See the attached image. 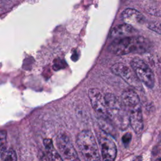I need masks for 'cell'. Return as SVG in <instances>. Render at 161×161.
I'll return each instance as SVG.
<instances>
[{
    "mask_svg": "<svg viewBox=\"0 0 161 161\" xmlns=\"http://www.w3.org/2000/svg\"><path fill=\"white\" fill-rule=\"evenodd\" d=\"M121 103L127 113L129 123L135 132L140 134L143 128L141 103L137 93L128 89L121 94Z\"/></svg>",
    "mask_w": 161,
    "mask_h": 161,
    "instance_id": "6da1fadb",
    "label": "cell"
},
{
    "mask_svg": "<svg viewBox=\"0 0 161 161\" xmlns=\"http://www.w3.org/2000/svg\"><path fill=\"white\" fill-rule=\"evenodd\" d=\"M150 42L142 36H125L116 38L109 45V50L117 55L130 53H143L150 47Z\"/></svg>",
    "mask_w": 161,
    "mask_h": 161,
    "instance_id": "7a4b0ae2",
    "label": "cell"
},
{
    "mask_svg": "<svg viewBox=\"0 0 161 161\" xmlns=\"http://www.w3.org/2000/svg\"><path fill=\"white\" fill-rule=\"evenodd\" d=\"M104 100L109 119L120 130H126L130 123L127 113L122 103L111 93H107L104 96Z\"/></svg>",
    "mask_w": 161,
    "mask_h": 161,
    "instance_id": "3957f363",
    "label": "cell"
},
{
    "mask_svg": "<svg viewBox=\"0 0 161 161\" xmlns=\"http://www.w3.org/2000/svg\"><path fill=\"white\" fill-rule=\"evenodd\" d=\"M76 143L85 161H101L97 145L91 131H82L77 136Z\"/></svg>",
    "mask_w": 161,
    "mask_h": 161,
    "instance_id": "277c9868",
    "label": "cell"
},
{
    "mask_svg": "<svg viewBox=\"0 0 161 161\" xmlns=\"http://www.w3.org/2000/svg\"><path fill=\"white\" fill-rule=\"evenodd\" d=\"M130 65L141 82L150 89L154 86L155 76L153 72L143 60L136 57L131 61Z\"/></svg>",
    "mask_w": 161,
    "mask_h": 161,
    "instance_id": "5b68a950",
    "label": "cell"
},
{
    "mask_svg": "<svg viewBox=\"0 0 161 161\" xmlns=\"http://www.w3.org/2000/svg\"><path fill=\"white\" fill-rule=\"evenodd\" d=\"M58 153L64 161H80L77 153L65 133H59L56 138Z\"/></svg>",
    "mask_w": 161,
    "mask_h": 161,
    "instance_id": "8992f818",
    "label": "cell"
},
{
    "mask_svg": "<svg viewBox=\"0 0 161 161\" xmlns=\"http://www.w3.org/2000/svg\"><path fill=\"white\" fill-rule=\"evenodd\" d=\"M96 135L101 148L103 160L114 161L117 154V148L114 142L110 138V135L102 130L97 131Z\"/></svg>",
    "mask_w": 161,
    "mask_h": 161,
    "instance_id": "52a82bcc",
    "label": "cell"
},
{
    "mask_svg": "<svg viewBox=\"0 0 161 161\" xmlns=\"http://www.w3.org/2000/svg\"><path fill=\"white\" fill-rule=\"evenodd\" d=\"M112 72L122 78L131 87L141 90L142 86L133 69L123 63H116L111 67Z\"/></svg>",
    "mask_w": 161,
    "mask_h": 161,
    "instance_id": "ba28073f",
    "label": "cell"
},
{
    "mask_svg": "<svg viewBox=\"0 0 161 161\" xmlns=\"http://www.w3.org/2000/svg\"><path fill=\"white\" fill-rule=\"evenodd\" d=\"M88 96L98 117L108 118L104 97H103L101 92L97 88H91L88 91Z\"/></svg>",
    "mask_w": 161,
    "mask_h": 161,
    "instance_id": "9c48e42d",
    "label": "cell"
},
{
    "mask_svg": "<svg viewBox=\"0 0 161 161\" xmlns=\"http://www.w3.org/2000/svg\"><path fill=\"white\" fill-rule=\"evenodd\" d=\"M122 19L128 25L140 24L143 22L145 18L139 11L132 8H127L122 13Z\"/></svg>",
    "mask_w": 161,
    "mask_h": 161,
    "instance_id": "30bf717a",
    "label": "cell"
},
{
    "mask_svg": "<svg viewBox=\"0 0 161 161\" xmlns=\"http://www.w3.org/2000/svg\"><path fill=\"white\" fill-rule=\"evenodd\" d=\"M43 145L47 152V157L49 161H64L59 153L55 149L51 139H45L43 140Z\"/></svg>",
    "mask_w": 161,
    "mask_h": 161,
    "instance_id": "8fae6325",
    "label": "cell"
},
{
    "mask_svg": "<svg viewBox=\"0 0 161 161\" xmlns=\"http://www.w3.org/2000/svg\"><path fill=\"white\" fill-rule=\"evenodd\" d=\"M133 28L128 24H122L114 27L111 31V36L113 38H119L128 36V35L132 33Z\"/></svg>",
    "mask_w": 161,
    "mask_h": 161,
    "instance_id": "7c38bea8",
    "label": "cell"
},
{
    "mask_svg": "<svg viewBox=\"0 0 161 161\" xmlns=\"http://www.w3.org/2000/svg\"><path fill=\"white\" fill-rule=\"evenodd\" d=\"M98 123L101 129L106 133L114 138H116L118 136L117 131L114 126V125L109 118H105L98 117Z\"/></svg>",
    "mask_w": 161,
    "mask_h": 161,
    "instance_id": "4fadbf2b",
    "label": "cell"
},
{
    "mask_svg": "<svg viewBox=\"0 0 161 161\" xmlns=\"http://www.w3.org/2000/svg\"><path fill=\"white\" fill-rule=\"evenodd\" d=\"M1 155L3 161H18L16 152L13 148L6 150Z\"/></svg>",
    "mask_w": 161,
    "mask_h": 161,
    "instance_id": "5bb4252c",
    "label": "cell"
},
{
    "mask_svg": "<svg viewBox=\"0 0 161 161\" xmlns=\"http://www.w3.org/2000/svg\"><path fill=\"white\" fill-rule=\"evenodd\" d=\"M7 133L5 130L0 131V155L7 150Z\"/></svg>",
    "mask_w": 161,
    "mask_h": 161,
    "instance_id": "9a60e30c",
    "label": "cell"
},
{
    "mask_svg": "<svg viewBox=\"0 0 161 161\" xmlns=\"http://www.w3.org/2000/svg\"><path fill=\"white\" fill-rule=\"evenodd\" d=\"M148 27L152 31L161 35V23L158 21H153L148 24Z\"/></svg>",
    "mask_w": 161,
    "mask_h": 161,
    "instance_id": "2e32d148",
    "label": "cell"
},
{
    "mask_svg": "<svg viewBox=\"0 0 161 161\" xmlns=\"http://www.w3.org/2000/svg\"><path fill=\"white\" fill-rule=\"evenodd\" d=\"M65 65V62L64 60H61L60 58L55 59L54 60V62H53V69L55 70H58L59 69L64 68Z\"/></svg>",
    "mask_w": 161,
    "mask_h": 161,
    "instance_id": "e0dca14e",
    "label": "cell"
},
{
    "mask_svg": "<svg viewBox=\"0 0 161 161\" xmlns=\"http://www.w3.org/2000/svg\"><path fill=\"white\" fill-rule=\"evenodd\" d=\"M131 134L130 133H126L122 136V142L125 145H128L131 140Z\"/></svg>",
    "mask_w": 161,
    "mask_h": 161,
    "instance_id": "ac0fdd59",
    "label": "cell"
},
{
    "mask_svg": "<svg viewBox=\"0 0 161 161\" xmlns=\"http://www.w3.org/2000/svg\"><path fill=\"white\" fill-rule=\"evenodd\" d=\"M41 160H42V161H49L48 157H47L46 155H44L42 157Z\"/></svg>",
    "mask_w": 161,
    "mask_h": 161,
    "instance_id": "d6986e66",
    "label": "cell"
},
{
    "mask_svg": "<svg viewBox=\"0 0 161 161\" xmlns=\"http://www.w3.org/2000/svg\"><path fill=\"white\" fill-rule=\"evenodd\" d=\"M155 161H161V158H157Z\"/></svg>",
    "mask_w": 161,
    "mask_h": 161,
    "instance_id": "ffe728a7",
    "label": "cell"
}]
</instances>
